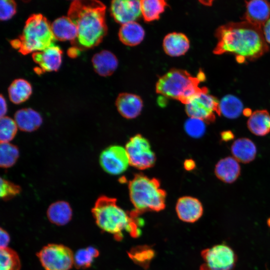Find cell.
I'll use <instances>...</instances> for the list:
<instances>
[{
    "mask_svg": "<svg viewBox=\"0 0 270 270\" xmlns=\"http://www.w3.org/2000/svg\"><path fill=\"white\" fill-rule=\"evenodd\" d=\"M184 166L186 168L190 170L194 168L195 164L193 160H189L185 162Z\"/></svg>",
    "mask_w": 270,
    "mask_h": 270,
    "instance_id": "41",
    "label": "cell"
},
{
    "mask_svg": "<svg viewBox=\"0 0 270 270\" xmlns=\"http://www.w3.org/2000/svg\"><path fill=\"white\" fill-rule=\"evenodd\" d=\"M245 2V21L262 29L270 16V2L262 0Z\"/></svg>",
    "mask_w": 270,
    "mask_h": 270,
    "instance_id": "14",
    "label": "cell"
},
{
    "mask_svg": "<svg viewBox=\"0 0 270 270\" xmlns=\"http://www.w3.org/2000/svg\"><path fill=\"white\" fill-rule=\"evenodd\" d=\"M8 93L10 101L15 104H19L30 98L32 93V86L24 79H16L9 86Z\"/></svg>",
    "mask_w": 270,
    "mask_h": 270,
    "instance_id": "26",
    "label": "cell"
},
{
    "mask_svg": "<svg viewBox=\"0 0 270 270\" xmlns=\"http://www.w3.org/2000/svg\"><path fill=\"white\" fill-rule=\"evenodd\" d=\"M262 30L266 42L270 44V18L266 22Z\"/></svg>",
    "mask_w": 270,
    "mask_h": 270,
    "instance_id": "38",
    "label": "cell"
},
{
    "mask_svg": "<svg viewBox=\"0 0 270 270\" xmlns=\"http://www.w3.org/2000/svg\"><path fill=\"white\" fill-rule=\"evenodd\" d=\"M56 40L51 24L38 14L28 18L19 38L12 40L10 44L22 54H27L44 50L54 44Z\"/></svg>",
    "mask_w": 270,
    "mask_h": 270,
    "instance_id": "6",
    "label": "cell"
},
{
    "mask_svg": "<svg viewBox=\"0 0 270 270\" xmlns=\"http://www.w3.org/2000/svg\"><path fill=\"white\" fill-rule=\"evenodd\" d=\"M0 270H20L21 263L18 253L10 248H0Z\"/></svg>",
    "mask_w": 270,
    "mask_h": 270,
    "instance_id": "30",
    "label": "cell"
},
{
    "mask_svg": "<svg viewBox=\"0 0 270 270\" xmlns=\"http://www.w3.org/2000/svg\"><path fill=\"white\" fill-rule=\"evenodd\" d=\"M220 136L222 140L225 142L230 141L234 138V134L230 130H225L221 132Z\"/></svg>",
    "mask_w": 270,
    "mask_h": 270,
    "instance_id": "39",
    "label": "cell"
},
{
    "mask_svg": "<svg viewBox=\"0 0 270 270\" xmlns=\"http://www.w3.org/2000/svg\"><path fill=\"white\" fill-rule=\"evenodd\" d=\"M106 9L98 0H76L71 3L68 16L76 26V40L82 48L98 46L106 35Z\"/></svg>",
    "mask_w": 270,
    "mask_h": 270,
    "instance_id": "2",
    "label": "cell"
},
{
    "mask_svg": "<svg viewBox=\"0 0 270 270\" xmlns=\"http://www.w3.org/2000/svg\"><path fill=\"white\" fill-rule=\"evenodd\" d=\"M16 12V4L12 0H1L0 2V18L6 20L12 17Z\"/></svg>",
    "mask_w": 270,
    "mask_h": 270,
    "instance_id": "35",
    "label": "cell"
},
{
    "mask_svg": "<svg viewBox=\"0 0 270 270\" xmlns=\"http://www.w3.org/2000/svg\"><path fill=\"white\" fill-rule=\"evenodd\" d=\"M233 157L238 162L249 163L254 160L256 155V148L254 142L246 138H239L231 146Z\"/></svg>",
    "mask_w": 270,
    "mask_h": 270,
    "instance_id": "20",
    "label": "cell"
},
{
    "mask_svg": "<svg viewBox=\"0 0 270 270\" xmlns=\"http://www.w3.org/2000/svg\"><path fill=\"white\" fill-rule=\"evenodd\" d=\"M36 256L45 270H70L74 264L72 251L62 244H48Z\"/></svg>",
    "mask_w": 270,
    "mask_h": 270,
    "instance_id": "7",
    "label": "cell"
},
{
    "mask_svg": "<svg viewBox=\"0 0 270 270\" xmlns=\"http://www.w3.org/2000/svg\"><path fill=\"white\" fill-rule=\"evenodd\" d=\"M249 130L257 136H264L270 132V114L266 110L254 112L247 122Z\"/></svg>",
    "mask_w": 270,
    "mask_h": 270,
    "instance_id": "24",
    "label": "cell"
},
{
    "mask_svg": "<svg viewBox=\"0 0 270 270\" xmlns=\"http://www.w3.org/2000/svg\"><path fill=\"white\" fill-rule=\"evenodd\" d=\"M99 251L94 247L90 246L78 250L74 254V265L76 268H86L90 267L94 258L99 256Z\"/></svg>",
    "mask_w": 270,
    "mask_h": 270,
    "instance_id": "29",
    "label": "cell"
},
{
    "mask_svg": "<svg viewBox=\"0 0 270 270\" xmlns=\"http://www.w3.org/2000/svg\"><path fill=\"white\" fill-rule=\"evenodd\" d=\"M130 161L134 167L144 170L152 167L156 161V156L151 150L148 141L140 134L130 138L125 148Z\"/></svg>",
    "mask_w": 270,
    "mask_h": 270,
    "instance_id": "10",
    "label": "cell"
},
{
    "mask_svg": "<svg viewBox=\"0 0 270 270\" xmlns=\"http://www.w3.org/2000/svg\"><path fill=\"white\" fill-rule=\"evenodd\" d=\"M176 210L177 216L181 220L189 223L194 222L202 215L203 207L196 198L185 196L177 201Z\"/></svg>",
    "mask_w": 270,
    "mask_h": 270,
    "instance_id": "15",
    "label": "cell"
},
{
    "mask_svg": "<svg viewBox=\"0 0 270 270\" xmlns=\"http://www.w3.org/2000/svg\"><path fill=\"white\" fill-rule=\"evenodd\" d=\"M242 110V103L239 98L234 96H226L219 102L220 116L222 114L227 118L234 119L238 118Z\"/></svg>",
    "mask_w": 270,
    "mask_h": 270,
    "instance_id": "27",
    "label": "cell"
},
{
    "mask_svg": "<svg viewBox=\"0 0 270 270\" xmlns=\"http://www.w3.org/2000/svg\"><path fill=\"white\" fill-rule=\"evenodd\" d=\"M62 53L60 48L54 44L43 50L32 53V59L38 65L36 72L56 71L62 64Z\"/></svg>",
    "mask_w": 270,
    "mask_h": 270,
    "instance_id": "13",
    "label": "cell"
},
{
    "mask_svg": "<svg viewBox=\"0 0 270 270\" xmlns=\"http://www.w3.org/2000/svg\"><path fill=\"white\" fill-rule=\"evenodd\" d=\"M14 118L18 127L26 132L36 130L42 122L40 114L30 108L18 110L15 113Z\"/></svg>",
    "mask_w": 270,
    "mask_h": 270,
    "instance_id": "22",
    "label": "cell"
},
{
    "mask_svg": "<svg viewBox=\"0 0 270 270\" xmlns=\"http://www.w3.org/2000/svg\"><path fill=\"white\" fill-rule=\"evenodd\" d=\"M100 162L106 172L112 175L122 174L130 164L126 148L116 145L110 146L102 152Z\"/></svg>",
    "mask_w": 270,
    "mask_h": 270,
    "instance_id": "11",
    "label": "cell"
},
{
    "mask_svg": "<svg viewBox=\"0 0 270 270\" xmlns=\"http://www.w3.org/2000/svg\"><path fill=\"white\" fill-rule=\"evenodd\" d=\"M184 128L189 136L198 138L202 136L205 132V122L201 119L190 117L186 121Z\"/></svg>",
    "mask_w": 270,
    "mask_h": 270,
    "instance_id": "33",
    "label": "cell"
},
{
    "mask_svg": "<svg viewBox=\"0 0 270 270\" xmlns=\"http://www.w3.org/2000/svg\"><path fill=\"white\" fill-rule=\"evenodd\" d=\"M20 192V188L8 180L0 179V198L8 200L18 194Z\"/></svg>",
    "mask_w": 270,
    "mask_h": 270,
    "instance_id": "34",
    "label": "cell"
},
{
    "mask_svg": "<svg viewBox=\"0 0 270 270\" xmlns=\"http://www.w3.org/2000/svg\"><path fill=\"white\" fill-rule=\"evenodd\" d=\"M186 112L190 117L201 119L206 122L215 120V113L220 116L219 102L214 96L204 90L190 100L186 104Z\"/></svg>",
    "mask_w": 270,
    "mask_h": 270,
    "instance_id": "8",
    "label": "cell"
},
{
    "mask_svg": "<svg viewBox=\"0 0 270 270\" xmlns=\"http://www.w3.org/2000/svg\"><path fill=\"white\" fill-rule=\"evenodd\" d=\"M217 44L213 52L216 54L232 53L239 62L256 59L268 50L262 28L242 21L231 22L217 28Z\"/></svg>",
    "mask_w": 270,
    "mask_h": 270,
    "instance_id": "1",
    "label": "cell"
},
{
    "mask_svg": "<svg viewBox=\"0 0 270 270\" xmlns=\"http://www.w3.org/2000/svg\"><path fill=\"white\" fill-rule=\"evenodd\" d=\"M204 263L200 270H232L236 258L233 250L225 244H218L201 252Z\"/></svg>",
    "mask_w": 270,
    "mask_h": 270,
    "instance_id": "9",
    "label": "cell"
},
{
    "mask_svg": "<svg viewBox=\"0 0 270 270\" xmlns=\"http://www.w3.org/2000/svg\"><path fill=\"white\" fill-rule=\"evenodd\" d=\"M243 113L246 116L250 117L252 112L251 110L246 108L243 110Z\"/></svg>",
    "mask_w": 270,
    "mask_h": 270,
    "instance_id": "43",
    "label": "cell"
},
{
    "mask_svg": "<svg viewBox=\"0 0 270 270\" xmlns=\"http://www.w3.org/2000/svg\"><path fill=\"white\" fill-rule=\"evenodd\" d=\"M51 28L56 40H70L74 44L77 39L76 26L68 16H62L55 20L51 24Z\"/></svg>",
    "mask_w": 270,
    "mask_h": 270,
    "instance_id": "19",
    "label": "cell"
},
{
    "mask_svg": "<svg viewBox=\"0 0 270 270\" xmlns=\"http://www.w3.org/2000/svg\"><path fill=\"white\" fill-rule=\"evenodd\" d=\"M140 4L142 15L147 22L158 20L167 6L163 0H142Z\"/></svg>",
    "mask_w": 270,
    "mask_h": 270,
    "instance_id": "28",
    "label": "cell"
},
{
    "mask_svg": "<svg viewBox=\"0 0 270 270\" xmlns=\"http://www.w3.org/2000/svg\"><path fill=\"white\" fill-rule=\"evenodd\" d=\"M132 252L130 256L132 258L139 263L148 262L153 256L152 250L148 248H141Z\"/></svg>",
    "mask_w": 270,
    "mask_h": 270,
    "instance_id": "36",
    "label": "cell"
},
{
    "mask_svg": "<svg viewBox=\"0 0 270 270\" xmlns=\"http://www.w3.org/2000/svg\"><path fill=\"white\" fill-rule=\"evenodd\" d=\"M110 12L116 22L122 25L136 22L142 16L140 0H112Z\"/></svg>",
    "mask_w": 270,
    "mask_h": 270,
    "instance_id": "12",
    "label": "cell"
},
{
    "mask_svg": "<svg viewBox=\"0 0 270 270\" xmlns=\"http://www.w3.org/2000/svg\"><path fill=\"white\" fill-rule=\"evenodd\" d=\"M190 44V40L184 34L174 32L165 36L162 46L164 52L168 55L179 56L188 52Z\"/></svg>",
    "mask_w": 270,
    "mask_h": 270,
    "instance_id": "18",
    "label": "cell"
},
{
    "mask_svg": "<svg viewBox=\"0 0 270 270\" xmlns=\"http://www.w3.org/2000/svg\"><path fill=\"white\" fill-rule=\"evenodd\" d=\"M116 198L102 196L96 200L92 213L96 225L102 230L114 235L116 240L123 238V232L136 237L140 234L137 217L118 206Z\"/></svg>",
    "mask_w": 270,
    "mask_h": 270,
    "instance_id": "3",
    "label": "cell"
},
{
    "mask_svg": "<svg viewBox=\"0 0 270 270\" xmlns=\"http://www.w3.org/2000/svg\"><path fill=\"white\" fill-rule=\"evenodd\" d=\"M130 200L138 216L146 211L159 212L166 206V193L156 178L136 174L129 182Z\"/></svg>",
    "mask_w": 270,
    "mask_h": 270,
    "instance_id": "5",
    "label": "cell"
},
{
    "mask_svg": "<svg viewBox=\"0 0 270 270\" xmlns=\"http://www.w3.org/2000/svg\"><path fill=\"white\" fill-rule=\"evenodd\" d=\"M214 174L218 179L226 184L234 182L240 174V166L234 157L227 156L216 164Z\"/></svg>",
    "mask_w": 270,
    "mask_h": 270,
    "instance_id": "17",
    "label": "cell"
},
{
    "mask_svg": "<svg viewBox=\"0 0 270 270\" xmlns=\"http://www.w3.org/2000/svg\"><path fill=\"white\" fill-rule=\"evenodd\" d=\"M144 36V29L136 22L122 25L118 32L120 40L128 46H135L140 44L143 40Z\"/></svg>",
    "mask_w": 270,
    "mask_h": 270,
    "instance_id": "25",
    "label": "cell"
},
{
    "mask_svg": "<svg viewBox=\"0 0 270 270\" xmlns=\"http://www.w3.org/2000/svg\"><path fill=\"white\" fill-rule=\"evenodd\" d=\"M0 118L5 116V114L7 111V106L6 100L2 96V95H0Z\"/></svg>",
    "mask_w": 270,
    "mask_h": 270,
    "instance_id": "40",
    "label": "cell"
},
{
    "mask_svg": "<svg viewBox=\"0 0 270 270\" xmlns=\"http://www.w3.org/2000/svg\"><path fill=\"white\" fill-rule=\"evenodd\" d=\"M46 216L51 223L62 226L70 221L72 210L67 202L58 200L50 205L46 211Z\"/></svg>",
    "mask_w": 270,
    "mask_h": 270,
    "instance_id": "23",
    "label": "cell"
},
{
    "mask_svg": "<svg viewBox=\"0 0 270 270\" xmlns=\"http://www.w3.org/2000/svg\"><path fill=\"white\" fill-rule=\"evenodd\" d=\"M116 105L120 114L128 119L137 117L141 112L143 103L138 95L123 92L116 98Z\"/></svg>",
    "mask_w": 270,
    "mask_h": 270,
    "instance_id": "16",
    "label": "cell"
},
{
    "mask_svg": "<svg viewBox=\"0 0 270 270\" xmlns=\"http://www.w3.org/2000/svg\"><path fill=\"white\" fill-rule=\"evenodd\" d=\"M0 230V248H6L10 241V236L8 233L2 228Z\"/></svg>",
    "mask_w": 270,
    "mask_h": 270,
    "instance_id": "37",
    "label": "cell"
},
{
    "mask_svg": "<svg viewBox=\"0 0 270 270\" xmlns=\"http://www.w3.org/2000/svg\"><path fill=\"white\" fill-rule=\"evenodd\" d=\"M17 124L14 120L4 116L0 118V142H9L15 136L17 130Z\"/></svg>",
    "mask_w": 270,
    "mask_h": 270,
    "instance_id": "32",
    "label": "cell"
},
{
    "mask_svg": "<svg viewBox=\"0 0 270 270\" xmlns=\"http://www.w3.org/2000/svg\"><path fill=\"white\" fill-rule=\"evenodd\" d=\"M92 63L96 72L102 76L112 75L118 66L116 56L106 50L96 54L92 58Z\"/></svg>",
    "mask_w": 270,
    "mask_h": 270,
    "instance_id": "21",
    "label": "cell"
},
{
    "mask_svg": "<svg viewBox=\"0 0 270 270\" xmlns=\"http://www.w3.org/2000/svg\"><path fill=\"white\" fill-rule=\"evenodd\" d=\"M78 52L77 48L74 47L68 50V54L70 56L74 57L77 56L78 54Z\"/></svg>",
    "mask_w": 270,
    "mask_h": 270,
    "instance_id": "42",
    "label": "cell"
},
{
    "mask_svg": "<svg viewBox=\"0 0 270 270\" xmlns=\"http://www.w3.org/2000/svg\"><path fill=\"white\" fill-rule=\"evenodd\" d=\"M19 156L18 148L10 142H0V165L4 168L12 166Z\"/></svg>",
    "mask_w": 270,
    "mask_h": 270,
    "instance_id": "31",
    "label": "cell"
},
{
    "mask_svg": "<svg viewBox=\"0 0 270 270\" xmlns=\"http://www.w3.org/2000/svg\"><path fill=\"white\" fill-rule=\"evenodd\" d=\"M204 76L202 72L194 77L185 70L172 68L158 79L156 86V92L185 104L204 90V88H200L198 84L204 80Z\"/></svg>",
    "mask_w": 270,
    "mask_h": 270,
    "instance_id": "4",
    "label": "cell"
}]
</instances>
